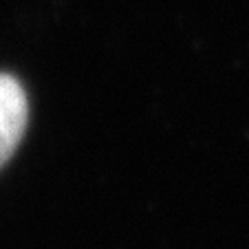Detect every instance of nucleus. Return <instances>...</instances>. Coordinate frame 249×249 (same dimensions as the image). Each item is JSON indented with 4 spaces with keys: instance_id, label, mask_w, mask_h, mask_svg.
Segmentation results:
<instances>
[{
    "instance_id": "1",
    "label": "nucleus",
    "mask_w": 249,
    "mask_h": 249,
    "mask_svg": "<svg viewBox=\"0 0 249 249\" xmlns=\"http://www.w3.org/2000/svg\"><path fill=\"white\" fill-rule=\"evenodd\" d=\"M29 106L20 82L0 73V168L16 152L27 128Z\"/></svg>"
}]
</instances>
